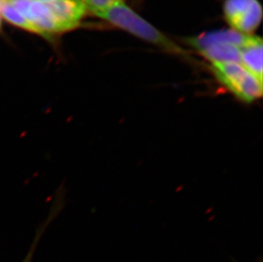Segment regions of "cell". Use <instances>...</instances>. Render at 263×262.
<instances>
[{
  "mask_svg": "<svg viewBox=\"0 0 263 262\" xmlns=\"http://www.w3.org/2000/svg\"><path fill=\"white\" fill-rule=\"evenodd\" d=\"M0 15L13 25L17 26V27L29 31V32L42 35L40 30L30 23L29 21H28V19L20 11H18L10 4L9 0H0Z\"/></svg>",
  "mask_w": 263,
  "mask_h": 262,
  "instance_id": "cell-10",
  "label": "cell"
},
{
  "mask_svg": "<svg viewBox=\"0 0 263 262\" xmlns=\"http://www.w3.org/2000/svg\"><path fill=\"white\" fill-rule=\"evenodd\" d=\"M210 69L216 80L237 99L252 103L262 96V82L249 72L240 63H210Z\"/></svg>",
  "mask_w": 263,
  "mask_h": 262,
  "instance_id": "cell-2",
  "label": "cell"
},
{
  "mask_svg": "<svg viewBox=\"0 0 263 262\" xmlns=\"http://www.w3.org/2000/svg\"><path fill=\"white\" fill-rule=\"evenodd\" d=\"M62 32L74 29L86 14L82 0H50L44 3Z\"/></svg>",
  "mask_w": 263,
  "mask_h": 262,
  "instance_id": "cell-5",
  "label": "cell"
},
{
  "mask_svg": "<svg viewBox=\"0 0 263 262\" xmlns=\"http://www.w3.org/2000/svg\"><path fill=\"white\" fill-rule=\"evenodd\" d=\"M223 15L231 29L251 35L261 24L262 7L259 0H225Z\"/></svg>",
  "mask_w": 263,
  "mask_h": 262,
  "instance_id": "cell-3",
  "label": "cell"
},
{
  "mask_svg": "<svg viewBox=\"0 0 263 262\" xmlns=\"http://www.w3.org/2000/svg\"><path fill=\"white\" fill-rule=\"evenodd\" d=\"M86 12L97 16L115 5L125 2V0H82Z\"/></svg>",
  "mask_w": 263,
  "mask_h": 262,
  "instance_id": "cell-11",
  "label": "cell"
},
{
  "mask_svg": "<svg viewBox=\"0 0 263 262\" xmlns=\"http://www.w3.org/2000/svg\"><path fill=\"white\" fill-rule=\"evenodd\" d=\"M208 60L210 63H240V49L234 45L218 44L212 45L197 51Z\"/></svg>",
  "mask_w": 263,
  "mask_h": 262,
  "instance_id": "cell-8",
  "label": "cell"
},
{
  "mask_svg": "<svg viewBox=\"0 0 263 262\" xmlns=\"http://www.w3.org/2000/svg\"><path fill=\"white\" fill-rule=\"evenodd\" d=\"M253 37L254 35L243 34L230 28L204 32L199 36L186 39V42L189 46L196 50V51H199L210 45L217 44L234 45L241 49L251 42Z\"/></svg>",
  "mask_w": 263,
  "mask_h": 262,
  "instance_id": "cell-6",
  "label": "cell"
},
{
  "mask_svg": "<svg viewBox=\"0 0 263 262\" xmlns=\"http://www.w3.org/2000/svg\"><path fill=\"white\" fill-rule=\"evenodd\" d=\"M97 16L141 40L164 49L168 52L186 54L181 48L170 40L166 35L152 25L151 23L146 22L139 14L128 6L125 2L112 6Z\"/></svg>",
  "mask_w": 263,
  "mask_h": 262,
  "instance_id": "cell-1",
  "label": "cell"
},
{
  "mask_svg": "<svg viewBox=\"0 0 263 262\" xmlns=\"http://www.w3.org/2000/svg\"><path fill=\"white\" fill-rule=\"evenodd\" d=\"M31 1H36V2L45 3L49 2L50 0H31Z\"/></svg>",
  "mask_w": 263,
  "mask_h": 262,
  "instance_id": "cell-12",
  "label": "cell"
},
{
  "mask_svg": "<svg viewBox=\"0 0 263 262\" xmlns=\"http://www.w3.org/2000/svg\"><path fill=\"white\" fill-rule=\"evenodd\" d=\"M9 1L30 23L40 30L44 37H50L54 33L62 32L58 23L44 3L31 0Z\"/></svg>",
  "mask_w": 263,
  "mask_h": 262,
  "instance_id": "cell-4",
  "label": "cell"
},
{
  "mask_svg": "<svg viewBox=\"0 0 263 262\" xmlns=\"http://www.w3.org/2000/svg\"><path fill=\"white\" fill-rule=\"evenodd\" d=\"M262 53V40L261 37L255 35L251 42L240 49V64L261 82L263 77Z\"/></svg>",
  "mask_w": 263,
  "mask_h": 262,
  "instance_id": "cell-7",
  "label": "cell"
},
{
  "mask_svg": "<svg viewBox=\"0 0 263 262\" xmlns=\"http://www.w3.org/2000/svg\"><path fill=\"white\" fill-rule=\"evenodd\" d=\"M0 23H1V19H0Z\"/></svg>",
  "mask_w": 263,
  "mask_h": 262,
  "instance_id": "cell-13",
  "label": "cell"
},
{
  "mask_svg": "<svg viewBox=\"0 0 263 262\" xmlns=\"http://www.w3.org/2000/svg\"><path fill=\"white\" fill-rule=\"evenodd\" d=\"M63 200H64L63 193L62 192V188H59L58 192L55 193L54 200H53V203H51V206H50V211L48 213L47 217L45 218L44 221H42L41 224L39 226L28 255H26L25 259L23 262H32L33 254H34L37 245H39V242L41 239V237L45 233V230L47 229L48 227L52 223L53 220H55V218L58 217L60 212L62 211V208H63Z\"/></svg>",
  "mask_w": 263,
  "mask_h": 262,
  "instance_id": "cell-9",
  "label": "cell"
}]
</instances>
